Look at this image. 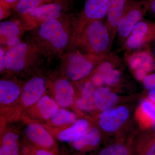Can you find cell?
Instances as JSON below:
<instances>
[{
  "mask_svg": "<svg viewBox=\"0 0 155 155\" xmlns=\"http://www.w3.org/2000/svg\"><path fill=\"white\" fill-rule=\"evenodd\" d=\"M151 126H152V127L153 130L154 131L155 136V121H153V122H152Z\"/></svg>",
  "mask_w": 155,
  "mask_h": 155,
  "instance_id": "e575fe53",
  "label": "cell"
},
{
  "mask_svg": "<svg viewBox=\"0 0 155 155\" xmlns=\"http://www.w3.org/2000/svg\"><path fill=\"white\" fill-rule=\"evenodd\" d=\"M88 127V122L84 119H78L68 127L55 128V130L45 126L49 130H54L53 132H50L53 136L55 137L60 141L67 142H72L80 137Z\"/></svg>",
  "mask_w": 155,
  "mask_h": 155,
  "instance_id": "2e32d148",
  "label": "cell"
},
{
  "mask_svg": "<svg viewBox=\"0 0 155 155\" xmlns=\"http://www.w3.org/2000/svg\"><path fill=\"white\" fill-rule=\"evenodd\" d=\"M155 40V24L143 19L135 25L122 45V50L140 49Z\"/></svg>",
  "mask_w": 155,
  "mask_h": 155,
  "instance_id": "30bf717a",
  "label": "cell"
},
{
  "mask_svg": "<svg viewBox=\"0 0 155 155\" xmlns=\"http://www.w3.org/2000/svg\"><path fill=\"white\" fill-rule=\"evenodd\" d=\"M126 55L128 64L134 71L142 70L147 73L155 70V57L148 50L136 51Z\"/></svg>",
  "mask_w": 155,
  "mask_h": 155,
  "instance_id": "ac0fdd59",
  "label": "cell"
},
{
  "mask_svg": "<svg viewBox=\"0 0 155 155\" xmlns=\"http://www.w3.org/2000/svg\"><path fill=\"white\" fill-rule=\"evenodd\" d=\"M129 111L125 107L110 108L100 115L99 124L102 129L108 132L116 131L127 120Z\"/></svg>",
  "mask_w": 155,
  "mask_h": 155,
  "instance_id": "5bb4252c",
  "label": "cell"
},
{
  "mask_svg": "<svg viewBox=\"0 0 155 155\" xmlns=\"http://www.w3.org/2000/svg\"><path fill=\"white\" fill-rule=\"evenodd\" d=\"M76 120L75 114L67 108L60 107L57 114L47 121L46 125L55 128H63L72 125Z\"/></svg>",
  "mask_w": 155,
  "mask_h": 155,
  "instance_id": "603a6c76",
  "label": "cell"
},
{
  "mask_svg": "<svg viewBox=\"0 0 155 155\" xmlns=\"http://www.w3.org/2000/svg\"><path fill=\"white\" fill-rule=\"evenodd\" d=\"M95 86L91 81H87L81 90V96L76 100V105L82 110L90 111L94 110L96 106L94 100Z\"/></svg>",
  "mask_w": 155,
  "mask_h": 155,
  "instance_id": "44dd1931",
  "label": "cell"
},
{
  "mask_svg": "<svg viewBox=\"0 0 155 155\" xmlns=\"http://www.w3.org/2000/svg\"><path fill=\"white\" fill-rule=\"evenodd\" d=\"M24 28L17 20H9L0 23L1 47L8 50L22 41Z\"/></svg>",
  "mask_w": 155,
  "mask_h": 155,
  "instance_id": "7c38bea8",
  "label": "cell"
},
{
  "mask_svg": "<svg viewBox=\"0 0 155 155\" xmlns=\"http://www.w3.org/2000/svg\"><path fill=\"white\" fill-rule=\"evenodd\" d=\"M153 55L154 56V57H155V44L154 45V46L153 48Z\"/></svg>",
  "mask_w": 155,
  "mask_h": 155,
  "instance_id": "d590c367",
  "label": "cell"
},
{
  "mask_svg": "<svg viewBox=\"0 0 155 155\" xmlns=\"http://www.w3.org/2000/svg\"><path fill=\"white\" fill-rule=\"evenodd\" d=\"M53 95L60 107L67 108L74 102L75 91L71 81L64 76L59 78L52 85Z\"/></svg>",
  "mask_w": 155,
  "mask_h": 155,
  "instance_id": "9a60e30c",
  "label": "cell"
},
{
  "mask_svg": "<svg viewBox=\"0 0 155 155\" xmlns=\"http://www.w3.org/2000/svg\"><path fill=\"white\" fill-rule=\"evenodd\" d=\"M101 135L94 127H88L84 133L72 142V147L76 150H82L87 147L96 146L99 143Z\"/></svg>",
  "mask_w": 155,
  "mask_h": 155,
  "instance_id": "7402d4cb",
  "label": "cell"
},
{
  "mask_svg": "<svg viewBox=\"0 0 155 155\" xmlns=\"http://www.w3.org/2000/svg\"><path fill=\"white\" fill-rule=\"evenodd\" d=\"M54 1V0H19L13 10L21 17L29 14L39 6Z\"/></svg>",
  "mask_w": 155,
  "mask_h": 155,
  "instance_id": "cb8c5ba5",
  "label": "cell"
},
{
  "mask_svg": "<svg viewBox=\"0 0 155 155\" xmlns=\"http://www.w3.org/2000/svg\"><path fill=\"white\" fill-rule=\"evenodd\" d=\"M60 108L54 100L45 94L35 104L25 110L22 117L28 123L46 122L57 114Z\"/></svg>",
  "mask_w": 155,
  "mask_h": 155,
  "instance_id": "8fae6325",
  "label": "cell"
},
{
  "mask_svg": "<svg viewBox=\"0 0 155 155\" xmlns=\"http://www.w3.org/2000/svg\"><path fill=\"white\" fill-rule=\"evenodd\" d=\"M100 74L104 78L105 84L109 86H113L118 83L121 78V73L120 72L114 68L105 74Z\"/></svg>",
  "mask_w": 155,
  "mask_h": 155,
  "instance_id": "484cf974",
  "label": "cell"
},
{
  "mask_svg": "<svg viewBox=\"0 0 155 155\" xmlns=\"http://www.w3.org/2000/svg\"><path fill=\"white\" fill-rule=\"evenodd\" d=\"M72 19L66 14L58 19L43 22L32 29L33 37L31 38L45 56L62 55L69 48Z\"/></svg>",
  "mask_w": 155,
  "mask_h": 155,
  "instance_id": "6da1fadb",
  "label": "cell"
},
{
  "mask_svg": "<svg viewBox=\"0 0 155 155\" xmlns=\"http://www.w3.org/2000/svg\"><path fill=\"white\" fill-rule=\"evenodd\" d=\"M143 82V87L147 90L150 91L155 88V73L147 75Z\"/></svg>",
  "mask_w": 155,
  "mask_h": 155,
  "instance_id": "83f0119b",
  "label": "cell"
},
{
  "mask_svg": "<svg viewBox=\"0 0 155 155\" xmlns=\"http://www.w3.org/2000/svg\"><path fill=\"white\" fill-rule=\"evenodd\" d=\"M127 0H110L108 7L106 25L110 35L112 42L114 41L117 28L122 18Z\"/></svg>",
  "mask_w": 155,
  "mask_h": 155,
  "instance_id": "e0dca14e",
  "label": "cell"
},
{
  "mask_svg": "<svg viewBox=\"0 0 155 155\" xmlns=\"http://www.w3.org/2000/svg\"><path fill=\"white\" fill-rule=\"evenodd\" d=\"M26 141L33 147L58 154L59 148L55 140L44 125L38 122H29L24 130Z\"/></svg>",
  "mask_w": 155,
  "mask_h": 155,
  "instance_id": "9c48e42d",
  "label": "cell"
},
{
  "mask_svg": "<svg viewBox=\"0 0 155 155\" xmlns=\"http://www.w3.org/2000/svg\"><path fill=\"white\" fill-rule=\"evenodd\" d=\"M69 0H54L39 6L27 15L21 16L23 27L32 30L40 24L54 20L66 14L69 7Z\"/></svg>",
  "mask_w": 155,
  "mask_h": 155,
  "instance_id": "52a82bcc",
  "label": "cell"
},
{
  "mask_svg": "<svg viewBox=\"0 0 155 155\" xmlns=\"http://www.w3.org/2000/svg\"><path fill=\"white\" fill-rule=\"evenodd\" d=\"M106 55L84 54L76 49L70 50L62 58L64 76L72 81L83 79L91 74L94 67L98 65Z\"/></svg>",
  "mask_w": 155,
  "mask_h": 155,
  "instance_id": "277c9868",
  "label": "cell"
},
{
  "mask_svg": "<svg viewBox=\"0 0 155 155\" xmlns=\"http://www.w3.org/2000/svg\"><path fill=\"white\" fill-rule=\"evenodd\" d=\"M94 100L96 107L100 110L104 111L116 104L118 97L111 91L109 87L101 86L97 87L95 91Z\"/></svg>",
  "mask_w": 155,
  "mask_h": 155,
  "instance_id": "ffe728a7",
  "label": "cell"
},
{
  "mask_svg": "<svg viewBox=\"0 0 155 155\" xmlns=\"http://www.w3.org/2000/svg\"><path fill=\"white\" fill-rule=\"evenodd\" d=\"M112 44L106 23L103 20H97L87 25L75 41L71 50L76 49L83 51L84 54L106 55Z\"/></svg>",
  "mask_w": 155,
  "mask_h": 155,
  "instance_id": "3957f363",
  "label": "cell"
},
{
  "mask_svg": "<svg viewBox=\"0 0 155 155\" xmlns=\"http://www.w3.org/2000/svg\"><path fill=\"white\" fill-rule=\"evenodd\" d=\"M47 83L45 79L41 75H35L27 81L23 85L22 93L16 104L8 109L14 107L7 111L13 114L14 119L22 116L25 110L30 108L45 95ZM6 111V110H5Z\"/></svg>",
  "mask_w": 155,
  "mask_h": 155,
  "instance_id": "8992f818",
  "label": "cell"
},
{
  "mask_svg": "<svg viewBox=\"0 0 155 155\" xmlns=\"http://www.w3.org/2000/svg\"><path fill=\"white\" fill-rule=\"evenodd\" d=\"M146 8L155 16V0H144Z\"/></svg>",
  "mask_w": 155,
  "mask_h": 155,
  "instance_id": "4dcf8cb0",
  "label": "cell"
},
{
  "mask_svg": "<svg viewBox=\"0 0 155 155\" xmlns=\"http://www.w3.org/2000/svg\"><path fill=\"white\" fill-rule=\"evenodd\" d=\"M147 72L142 70H137L135 71V74L137 78L139 80L143 81L147 75Z\"/></svg>",
  "mask_w": 155,
  "mask_h": 155,
  "instance_id": "1f68e13d",
  "label": "cell"
},
{
  "mask_svg": "<svg viewBox=\"0 0 155 155\" xmlns=\"http://www.w3.org/2000/svg\"><path fill=\"white\" fill-rule=\"evenodd\" d=\"M145 155H155V141L148 150Z\"/></svg>",
  "mask_w": 155,
  "mask_h": 155,
  "instance_id": "836d02e7",
  "label": "cell"
},
{
  "mask_svg": "<svg viewBox=\"0 0 155 155\" xmlns=\"http://www.w3.org/2000/svg\"><path fill=\"white\" fill-rule=\"evenodd\" d=\"M110 0H86L81 13L72 22V35L69 48L71 50L78 37L87 25L106 17Z\"/></svg>",
  "mask_w": 155,
  "mask_h": 155,
  "instance_id": "5b68a950",
  "label": "cell"
},
{
  "mask_svg": "<svg viewBox=\"0 0 155 155\" xmlns=\"http://www.w3.org/2000/svg\"><path fill=\"white\" fill-rule=\"evenodd\" d=\"M7 50L4 48H0V72L1 73L6 72L5 57Z\"/></svg>",
  "mask_w": 155,
  "mask_h": 155,
  "instance_id": "f546056e",
  "label": "cell"
},
{
  "mask_svg": "<svg viewBox=\"0 0 155 155\" xmlns=\"http://www.w3.org/2000/svg\"><path fill=\"white\" fill-rule=\"evenodd\" d=\"M22 87L19 81L11 78H5L0 81V105L1 113L9 109L19 100Z\"/></svg>",
  "mask_w": 155,
  "mask_h": 155,
  "instance_id": "4fadbf2b",
  "label": "cell"
},
{
  "mask_svg": "<svg viewBox=\"0 0 155 155\" xmlns=\"http://www.w3.org/2000/svg\"><path fill=\"white\" fill-rule=\"evenodd\" d=\"M11 9L3 2L0 1V19L1 20L7 18L11 14Z\"/></svg>",
  "mask_w": 155,
  "mask_h": 155,
  "instance_id": "f1b7e54d",
  "label": "cell"
},
{
  "mask_svg": "<svg viewBox=\"0 0 155 155\" xmlns=\"http://www.w3.org/2000/svg\"><path fill=\"white\" fill-rule=\"evenodd\" d=\"M141 109L151 123L155 121V103L150 99L145 100L142 104Z\"/></svg>",
  "mask_w": 155,
  "mask_h": 155,
  "instance_id": "4316f807",
  "label": "cell"
},
{
  "mask_svg": "<svg viewBox=\"0 0 155 155\" xmlns=\"http://www.w3.org/2000/svg\"><path fill=\"white\" fill-rule=\"evenodd\" d=\"M147 11L144 0H127L117 28V34L121 44L124 43L135 25L143 19Z\"/></svg>",
  "mask_w": 155,
  "mask_h": 155,
  "instance_id": "ba28073f",
  "label": "cell"
},
{
  "mask_svg": "<svg viewBox=\"0 0 155 155\" xmlns=\"http://www.w3.org/2000/svg\"><path fill=\"white\" fill-rule=\"evenodd\" d=\"M0 155H20L19 137L16 131L7 129L2 132Z\"/></svg>",
  "mask_w": 155,
  "mask_h": 155,
  "instance_id": "d6986e66",
  "label": "cell"
},
{
  "mask_svg": "<svg viewBox=\"0 0 155 155\" xmlns=\"http://www.w3.org/2000/svg\"><path fill=\"white\" fill-rule=\"evenodd\" d=\"M45 56L32 38L22 41L7 50L6 72L10 75L21 74L35 67Z\"/></svg>",
  "mask_w": 155,
  "mask_h": 155,
  "instance_id": "7a4b0ae2",
  "label": "cell"
},
{
  "mask_svg": "<svg viewBox=\"0 0 155 155\" xmlns=\"http://www.w3.org/2000/svg\"><path fill=\"white\" fill-rule=\"evenodd\" d=\"M99 155H128V151L124 146L115 144L103 150Z\"/></svg>",
  "mask_w": 155,
  "mask_h": 155,
  "instance_id": "d4e9b609",
  "label": "cell"
},
{
  "mask_svg": "<svg viewBox=\"0 0 155 155\" xmlns=\"http://www.w3.org/2000/svg\"><path fill=\"white\" fill-rule=\"evenodd\" d=\"M19 1V0H0V1L5 4L12 9L14 8Z\"/></svg>",
  "mask_w": 155,
  "mask_h": 155,
  "instance_id": "d6a6232c",
  "label": "cell"
}]
</instances>
